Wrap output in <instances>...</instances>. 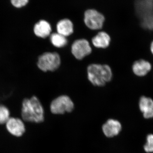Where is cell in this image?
Listing matches in <instances>:
<instances>
[{
	"mask_svg": "<svg viewBox=\"0 0 153 153\" xmlns=\"http://www.w3.org/2000/svg\"><path fill=\"white\" fill-rule=\"evenodd\" d=\"M50 40L52 44L57 48L64 47L67 43L66 37L58 33L52 34L50 36Z\"/></svg>",
	"mask_w": 153,
	"mask_h": 153,
	"instance_id": "5bb4252c",
	"label": "cell"
},
{
	"mask_svg": "<svg viewBox=\"0 0 153 153\" xmlns=\"http://www.w3.org/2000/svg\"><path fill=\"white\" fill-rule=\"evenodd\" d=\"M60 64V56L56 52H46L38 57L37 65L44 71H54Z\"/></svg>",
	"mask_w": 153,
	"mask_h": 153,
	"instance_id": "3957f363",
	"label": "cell"
},
{
	"mask_svg": "<svg viewBox=\"0 0 153 153\" xmlns=\"http://www.w3.org/2000/svg\"><path fill=\"white\" fill-rule=\"evenodd\" d=\"M74 108V104L70 97L66 95L58 97L52 101L50 110L55 114H63L70 112Z\"/></svg>",
	"mask_w": 153,
	"mask_h": 153,
	"instance_id": "277c9868",
	"label": "cell"
},
{
	"mask_svg": "<svg viewBox=\"0 0 153 153\" xmlns=\"http://www.w3.org/2000/svg\"><path fill=\"white\" fill-rule=\"evenodd\" d=\"M21 114L23 120L26 121L41 123L44 121V108L38 97L35 96L24 100Z\"/></svg>",
	"mask_w": 153,
	"mask_h": 153,
	"instance_id": "6da1fadb",
	"label": "cell"
},
{
	"mask_svg": "<svg viewBox=\"0 0 153 153\" xmlns=\"http://www.w3.org/2000/svg\"><path fill=\"white\" fill-rule=\"evenodd\" d=\"M84 22L88 27L93 30H99L103 26L104 16L94 10H88L84 15Z\"/></svg>",
	"mask_w": 153,
	"mask_h": 153,
	"instance_id": "5b68a950",
	"label": "cell"
},
{
	"mask_svg": "<svg viewBox=\"0 0 153 153\" xmlns=\"http://www.w3.org/2000/svg\"><path fill=\"white\" fill-rule=\"evenodd\" d=\"M72 54L78 60H81L91 53V48L89 43L85 39L74 41L71 47Z\"/></svg>",
	"mask_w": 153,
	"mask_h": 153,
	"instance_id": "8992f818",
	"label": "cell"
},
{
	"mask_svg": "<svg viewBox=\"0 0 153 153\" xmlns=\"http://www.w3.org/2000/svg\"><path fill=\"white\" fill-rule=\"evenodd\" d=\"M5 124L7 130L14 136H22L26 131L24 122L19 118L10 117Z\"/></svg>",
	"mask_w": 153,
	"mask_h": 153,
	"instance_id": "52a82bcc",
	"label": "cell"
},
{
	"mask_svg": "<svg viewBox=\"0 0 153 153\" xmlns=\"http://www.w3.org/2000/svg\"><path fill=\"white\" fill-rule=\"evenodd\" d=\"M57 33L65 36L71 35L73 32V25L70 20L64 19L60 20L57 25Z\"/></svg>",
	"mask_w": 153,
	"mask_h": 153,
	"instance_id": "7c38bea8",
	"label": "cell"
},
{
	"mask_svg": "<svg viewBox=\"0 0 153 153\" xmlns=\"http://www.w3.org/2000/svg\"><path fill=\"white\" fill-rule=\"evenodd\" d=\"M88 77L95 86H102L111 80L112 71L107 65L92 64L87 68Z\"/></svg>",
	"mask_w": 153,
	"mask_h": 153,
	"instance_id": "7a4b0ae2",
	"label": "cell"
},
{
	"mask_svg": "<svg viewBox=\"0 0 153 153\" xmlns=\"http://www.w3.org/2000/svg\"><path fill=\"white\" fill-rule=\"evenodd\" d=\"M122 129L121 124L116 120H108L102 126V131L105 135L108 138L117 136Z\"/></svg>",
	"mask_w": 153,
	"mask_h": 153,
	"instance_id": "ba28073f",
	"label": "cell"
},
{
	"mask_svg": "<svg viewBox=\"0 0 153 153\" xmlns=\"http://www.w3.org/2000/svg\"><path fill=\"white\" fill-rule=\"evenodd\" d=\"M52 28L50 24L45 20H41L34 27L35 35L39 38H45L50 35Z\"/></svg>",
	"mask_w": 153,
	"mask_h": 153,
	"instance_id": "8fae6325",
	"label": "cell"
},
{
	"mask_svg": "<svg viewBox=\"0 0 153 153\" xmlns=\"http://www.w3.org/2000/svg\"><path fill=\"white\" fill-rule=\"evenodd\" d=\"M110 37L105 32H100L97 36L94 37L92 43L94 47L97 48H106L109 46Z\"/></svg>",
	"mask_w": 153,
	"mask_h": 153,
	"instance_id": "4fadbf2b",
	"label": "cell"
},
{
	"mask_svg": "<svg viewBox=\"0 0 153 153\" xmlns=\"http://www.w3.org/2000/svg\"><path fill=\"white\" fill-rule=\"evenodd\" d=\"M143 149L146 153H153V134H149L147 135Z\"/></svg>",
	"mask_w": 153,
	"mask_h": 153,
	"instance_id": "2e32d148",
	"label": "cell"
},
{
	"mask_svg": "<svg viewBox=\"0 0 153 153\" xmlns=\"http://www.w3.org/2000/svg\"><path fill=\"white\" fill-rule=\"evenodd\" d=\"M10 118L9 108L4 105L0 104V124H6Z\"/></svg>",
	"mask_w": 153,
	"mask_h": 153,
	"instance_id": "9a60e30c",
	"label": "cell"
},
{
	"mask_svg": "<svg viewBox=\"0 0 153 153\" xmlns=\"http://www.w3.org/2000/svg\"><path fill=\"white\" fill-rule=\"evenodd\" d=\"M139 108L146 119L153 118V100L148 97H141L139 101Z\"/></svg>",
	"mask_w": 153,
	"mask_h": 153,
	"instance_id": "9c48e42d",
	"label": "cell"
},
{
	"mask_svg": "<svg viewBox=\"0 0 153 153\" xmlns=\"http://www.w3.org/2000/svg\"><path fill=\"white\" fill-rule=\"evenodd\" d=\"M150 51L153 55V41H152L150 45Z\"/></svg>",
	"mask_w": 153,
	"mask_h": 153,
	"instance_id": "ac0fdd59",
	"label": "cell"
},
{
	"mask_svg": "<svg viewBox=\"0 0 153 153\" xmlns=\"http://www.w3.org/2000/svg\"><path fill=\"white\" fill-rule=\"evenodd\" d=\"M132 68L134 74L138 76H146L151 71L152 65L147 60L140 59L134 62Z\"/></svg>",
	"mask_w": 153,
	"mask_h": 153,
	"instance_id": "30bf717a",
	"label": "cell"
},
{
	"mask_svg": "<svg viewBox=\"0 0 153 153\" xmlns=\"http://www.w3.org/2000/svg\"><path fill=\"white\" fill-rule=\"evenodd\" d=\"M12 4L17 8H21L25 6L29 1V0H11Z\"/></svg>",
	"mask_w": 153,
	"mask_h": 153,
	"instance_id": "e0dca14e",
	"label": "cell"
}]
</instances>
